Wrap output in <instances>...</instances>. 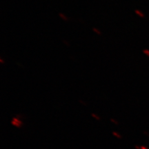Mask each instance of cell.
<instances>
[{"mask_svg": "<svg viewBox=\"0 0 149 149\" xmlns=\"http://www.w3.org/2000/svg\"><path fill=\"white\" fill-rule=\"evenodd\" d=\"M59 17H60L63 20H64V21H68V18L66 17V16L64 15V14H62V13H59Z\"/></svg>", "mask_w": 149, "mask_h": 149, "instance_id": "obj_1", "label": "cell"}, {"mask_svg": "<svg viewBox=\"0 0 149 149\" xmlns=\"http://www.w3.org/2000/svg\"><path fill=\"white\" fill-rule=\"evenodd\" d=\"M93 31H94V32L95 33H97V35H102L101 31H99V30H97V29H95V28H93Z\"/></svg>", "mask_w": 149, "mask_h": 149, "instance_id": "obj_2", "label": "cell"}]
</instances>
